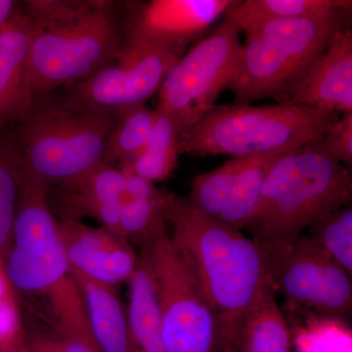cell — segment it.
<instances>
[{
  "label": "cell",
  "mask_w": 352,
  "mask_h": 352,
  "mask_svg": "<svg viewBox=\"0 0 352 352\" xmlns=\"http://www.w3.org/2000/svg\"><path fill=\"white\" fill-rule=\"evenodd\" d=\"M171 194L161 191L148 198L122 200L120 205L119 234L139 248L168 230Z\"/></svg>",
  "instance_id": "cell-24"
},
{
  "label": "cell",
  "mask_w": 352,
  "mask_h": 352,
  "mask_svg": "<svg viewBox=\"0 0 352 352\" xmlns=\"http://www.w3.org/2000/svg\"><path fill=\"white\" fill-rule=\"evenodd\" d=\"M29 82L32 101L96 73L120 54L124 31L107 0H30Z\"/></svg>",
  "instance_id": "cell-2"
},
{
  "label": "cell",
  "mask_w": 352,
  "mask_h": 352,
  "mask_svg": "<svg viewBox=\"0 0 352 352\" xmlns=\"http://www.w3.org/2000/svg\"><path fill=\"white\" fill-rule=\"evenodd\" d=\"M310 240L339 264L349 276L352 274V208H339L310 227Z\"/></svg>",
  "instance_id": "cell-28"
},
{
  "label": "cell",
  "mask_w": 352,
  "mask_h": 352,
  "mask_svg": "<svg viewBox=\"0 0 352 352\" xmlns=\"http://www.w3.org/2000/svg\"><path fill=\"white\" fill-rule=\"evenodd\" d=\"M322 145L336 161L349 168L352 164V111L340 117L329 127L321 139Z\"/></svg>",
  "instance_id": "cell-31"
},
{
  "label": "cell",
  "mask_w": 352,
  "mask_h": 352,
  "mask_svg": "<svg viewBox=\"0 0 352 352\" xmlns=\"http://www.w3.org/2000/svg\"><path fill=\"white\" fill-rule=\"evenodd\" d=\"M140 258V256H139ZM129 351L131 352H166L156 292L143 259L129 281Z\"/></svg>",
  "instance_id": "cell-19"
},
{
  "label": "cell",
  "mask_w": 352,
  "mask_h": 352,
  "mask_svg": "<svg viewBox=\"0 0 352 352\" xmlns=\"http://www.w3.org/2000/svg\"><path fill=\"white\" fill-rule=\"evenodd\" d=\"M25 322L28 352H101L94 342L62 330L31 310Z\"/></svg>",
  "instance_id": "cell-29"
},
{
  "label": "cell",
  "mask_w": 352,
  "mask_h": 352,
  "mask_svg": "<svg viewBox=\"0 0 352 352\" xmlns=\"http://www.w3.org/2000/svg\"><path fill=\"white\" fill-rule=\"evenodd\" d=\"M50 187L24 168L4 271L20 298L27 296L43 302L41 309L34 311L62 330L95 344L82 292L72 275L51 207Z\"/></svg>",
  "instance_id": "cell-3"
},
{
  "label": "cell",
  "mask_w": 352,
  "mask_h": 352,
  "mask_svg": "<svg viewBox=\"0 0 352 352\" xmlns=\"http://www.w3.org/2000/svg\"><path fill=\"white\" fill-rule=\"evenodd\" d=\"M268 278L289 312L347 316L351 311V276L309 238L265 250Z\"/></svg>",
  "instance_id": "cell-10"
},
{
  "label": "cell",
  "mask_w": 352,
  "mask_h": 352,
  "mask_svg": "<svg viewBox=\"0 0 352 352\" xmlns=\"http://www.w3.org/2000/svg\"><path fill=\"white\" fill-rule=\"evenodd\" d=\"M351 168L331 157L320 139L275 162L247 227L264 249H274L298 239L302 230L331 212L351 206Z\"/></svg>",
  "instance_id": "cell-4"
},
{
  "label": "cell",
  "mask_w": 352,
  "mask_h": 352,
  "mask_svg": "<svg viewBox=\"0 0 352 352\" xmlns=\"http://www.w3.org/2000/svg\"><path fill=\"white\" fill-rule=\"evenodd\" d=\"M351 0H236L226 16L245 34L270 21L351 11Z\"/></svg>",
  "instance_id": "cell-21"
},
{
  "label": "cell",
  "mask_w": 352,
  "mask_h": 352,
  "mask_svg": "<svg viewBox=\"0 0 352 352\" xmlns=\"http://www.w3.org/2000/svg\"><path fill=\"white\" fill-rule=\"evenodd\" d=\"M156 292L166 352H217L214 310L188 258L168 230L140 248Z\"/></svg>",
  "instance_id": "cell-8"
},
{
  "label": "cell",
  "mask_w": 352,
  "mask_h": 352,
  "mask_svg": "<svg viewBox=\"0 0 352 352\" xmlns=\"http://www.w3.org/2000/svg\"><path fill=\"white\" fill-rule=\"evenodd\" d=\"M242 161L243 157H232L215 170L197 176L185 200L201 214L217 219L230 194Z\"/></svg>",
  "instance_id": "cell-27"
},
{
  "label": "cell",
  "mask_w": 352,
  "mask_h": 352,
  "mask_svg": "<svg viewBox=\"0 0 352 352\" xmlns=\"http://www.w3.org/2000/svg\"><path fill=\"white\" fill-rule=\"evenodd\" d=\"M289 101L331 113L352 111L351 29L333 34Z\"/></svg>",
  "instance_id": "cell-14"
},
{
  "label": "cell",
  "mask_w": 352,
  "mask_h": 352,
  "mask_svg": "<svg viewBox=\"0 0 352 352\" xmlns=\"http://www.w3.org/2000/svg\"><path fill=\"white\" fill-rule=\"evenodd\" d=\"M31 25L22 6L0 31V132L31 109L29 54Z\"/></svg>",
  "instance_id": "cell-16"
},
{
  "label": "cell",
  "mask_w": 352,
  "mask_h": 352,
  "mask_svg": "<svg viewBox=\"0 0 352 352\" xmlns=\"http://www.w3.org/2000/svg\"><path fill=\"white\" fill-rule=\"evenodd\" d=\"M349 12L270 21L245 32L232 82L227 87L233 92L234 103L289 101L333 34L344 28Z\"/></svg>",
  "instance_id": "cell-5"
},
{
  "label": "cell",
  "mask_w": 352,
  "mask_h": 352,
  "mask_svg": "<svg viewBox=\"0 0 352 352\" xmlns=\"http://www.w3.org/2000/svg\"><path fill=\"white\" fill-rule=\"evenodd\" d=\"M21 4L13 0H0V31L19 11Z\"/></svg>",
  "instance_id": "cell-32"
},
{
  "label": "cell",
  "mask_w": 352,
  "mask_h": 352,
  "mask_svg": "<svg viewBox=\"0 0 352 352\" xmlns=\"http://www.w3.org/2000/svg\"><path fill=\"white\" fill-rule=\"evenodd\" d=\"M58 223L72 271L113 288L131 280L140 261L131 242L80 220H58Z\"/></svg>",
  "instance_id": "cell-13"
},
{
  "label": "cell",
  "mask_w": 352,
  "mask_h": 352,
  "mask_svg": "<svg viewBox=\"0 0 352 352\" xmlns=\"http://www.w3.org/2000/svg\"><path fill=\"white\" fill-rule=\"evenodd\" d=\"M339 117L291 101L215 105L183 136L179 154L247 157L295 151L320 140Z\"/></svg>",
  "instance_id": "cell-7"
},
{
  "label": "cell",
  "mask_w": 352,
  "mask_h": 352,
  "mask_svg": "<svg viewBox=\"0 0 352 352\" xmlns=\"http://www.w3.org/2000/svg\"><path fill=\"white\" fill-rule=\"evenodd\" d=\"M157 117L145 147L127 168L153 183L164 182L177 166L182 134L170 116L157 111Z\"/></svg>",
  "instance_id": "cell-22"
},
{
  "label": "cell",
  "mask_w": 352,
  "mask_h": 352,
  "mask_svg": "<svg viewBox=\"0 0 352 352\" xmlns=\"http://www.w3.org/2000/svg\"><path fill=\"white\" fill-rule=\"evenodd\" d=\"M184 53L124 43L115 60L89 78L65 88V95L80 105L113 113L144 105L159 91L171 66Z\"/></svg>",
  "instance_id": "cell-11"
},
{
  "label": "cell",
  "mask_w": 352,
  "mask_h": 352,
  "mask_svg": "<svg viewBox=\"0 0 352 352\" xmlns=\"http://www.w3.org/2000/svg\"><path fill=\"white\" fill-rule=\"evenodd\" d=\"M71 272L82 292L88 326L99 351L131 352L126 308L117 288Z\"/></svg>",
  "instance_id": "cell-17"
},
{
  "label": "cell",
  "mask_w": 352,
  "mask_h": 352,
  "mask_svg": "<svg viewBox=\"0 0 352 352\" xmlns=\"http://www.w3.org/2000/svg\"><path fill=\"white\" fill-rule=\"evenodd\" d=\"M236 0H151L131 4L124 43L143 44L186 52Z\"/></svg>",
  "instance_id": "cell-12"
},
{
  "label": "cell",
  "mask_w": 352,
  "mask_h": 352,
  "mask_svg": "<svg viewBox=\"0 0 352 352\" xmlns=\"http://www.w3.org/2000/svg\"><path fill=\"white\" fill-rule=\"evenodd\" d=\"M240 30L224 16L205 38L197 41L175 64L159 89L157 111L170 116L182 138L215 106L232 82L242 43Z\"/></svg>",
  "instance_id": "cell-9"
},
{
  "label": "cell",
  "mask_w": 352,
  "mask_h": 352,
  "mask_svg": "<svg viewBox=\"0 0 352 352\" xmlns=\"http://www.w3.org/2000/svg\"><path fill=\"white\" fill-rule=\"evenodd\" d=\"M287 153L289 152L243 157L228 199L215 220L236 230L245 228L256 212L261 190L271 168Z\"/></svg>",
  "instance_id": "cell-20"
},
{
  "label": "cell",
  "mask_w": 352,
  "mask_h": 352,
  "mask_svg": "<svg viewBox=\"0 0 352 352\" xmlns=\"http://www.w3.org/2000/svg\"><path fill=\"white\" fill-rule=\"evenodd\" d=\"M170 236L188 258L214 310L219 351L238 352L243 323L268 278L267 254L254 239L171 194Z\"/></svg>",
  "instance_id": "cell-1"
},
{
  "label": "cell",
  "mask_w": 352,
  "mask_h": 352,
  "mask_svg": "<svg viewBox=\"0 0 352 352\" xmlns=\"http://www.w3.org/2000/svg\"><path fill=\"white\" fill-rule=\"evenodd\" d=\"M291 314L302 315L305 320L292 337L298 352H351V330L342 318L312 312Z\"/></svg>",
  "instance_id": "cell-26"
},
{
  "label": "cell",
  "mask_w": 352,
  "mask_h": 352,
  "mask_svg": "<svg viewBox=\"0 0 352 352\" xmlns=\"http://www.w3.org/2000/svg\"><path fill=\"white\" fill-rule=\"evenodd\" d=\"M293 346L289 322L268 280L245 316L238 352H293Z\"/></svg>",
  "instance_id": "cell-18"
},
{
  "label": "cell",
  "mask_w": 352,
  "mask_h": 352,
  "mask_svg": "<svg viewBox=\"0 0 352 352\" xmlns=\"http://www.w3.org/2000/svg\"><path fill=\"white\" fill-rule=\"evenodd\" d=\"M58 184L56 200L61 212V219L58 220L91 217L104 228L119 234L124 185V173L119 166L104 162L73 179Z\"/></svg>",
  "instance_id": "cell-15"
},
{
  "label": "cell",
  "mask_w": 352,
  "mask_h": 352,
  "mask_svg": "<svg viewBox=\"0 0 352 352\" xmlns=\"http://www.w3.org/2000/svg\"><path fill=\"white\" fill-rule=\"evenodd\" d=\"M24 166L12 140L0 139V263L3 264L12 240Z\"/></svg>",
  "instance_id": "cell-25"
},
{
  "label": "cell",
  "mask_w": 352,
  "mask_h": 352,
  "mask_svg": "<svg viewBox=\"0 0 352 352\" xmlns=\"http://www.w3.org/2000/svg\"><path fill=\"white\" fill-rule=\"evenodd\" d=\"M115 120L116 113L53 94L32 104L12 142L25 170L50 186L106 162Z\"/></svg>",
  "instance_id": "cell-6"
},
{
  "label": "cell",
  "mask_w": 352,
  "mask_h": 352,
  "mask_svg": "<svg viewBox=\"0 0 352 352\" xmlns=\"http://www.w3.org/2000/svg\"><path fill=\"white\" fill-rule=\"evenodd\" d=\"M157 117V110H152L146 104L116 113L105 161L115 166L118 164L119 168L131 164L145 147Z\"/></svg>",
  "instance_id": "cell-23"
},
{
  "label": "cell",
  "mask_w": 352,
  "mask_h": 352,
  "mask_svg": "<svg viewBox=\"0 0 352 352\" xmlns=\"http://www.w3.org/2000/svg\"><path fill=\"white\" fill-rule=\"evenodd\" d=\"M0 352H28L22 302L0 263Z\"/></svg>",
  "instance_id": "cell-30"
}]
</instances>
